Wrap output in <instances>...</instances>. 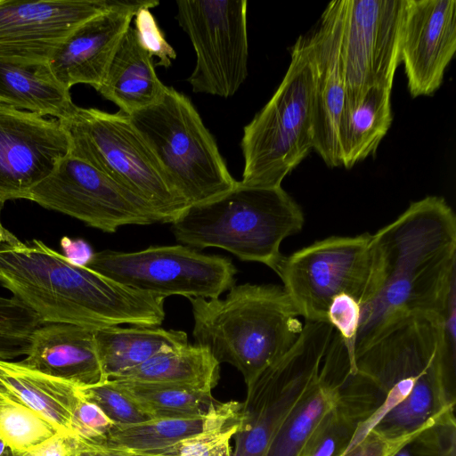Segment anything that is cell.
Masks as SVG:
<instances>
[{"mask_svg":"<svg viewBox=\"0 0 456 456\" xmlns=\"http://www.w3.org/2000/svg\"><path fill=\"white\" fill-rule=\"evenodd\" d=\"M455 343L454 319L419 312L394 320L356 351L349 372L369 380L384 400L344 453L370 430L412 438L441 413L455 410Z\"/></svg>","mask_w":456,"mask_h":456,"instance_id":"6da1fadb","label":"cell"},{"mask_svg":"<svg viewBox=\"0 0 456 456\" xmlns=\"http://www.w3.org/2000/svg\"><path fill=\"white\" fill-rule=\"evenodd\" d=\"M371 272L354 353L411 313L444 316L455 298L456 216L442 197L410 204L370 237Z\"/></svg>","mask_w":456,"mask_h":456,"instance_id":"7a4b0ae2","label":"cell"},{"mask_svg":"<svg viewBox=\"0 0 456 456\" xmlns=\"http://www.w3.org/2000/svg\"><path fill=\"white\" fill-rule=\"evenodd\" d=\"M0 285L43 322L97 330L160 326L165 298L72 263L39 240L21 241L0 221Z\"/></svg>","mask_w":456,"mask_h":456,"instance_id":"3957f363","label":"cell"},{"mask_svg":"<svg viewBox=\"0 0 456 456\" xmlns=\"http://www.w3.org/2000/svg\"><path fill=\"white\" fill-rule=\"evenodd\" d=\"M189 300L195 344L220 364L234 366L247 386L292 347L304 326L280 285L244 283L232 286L224 299Z\"/></svg>","mask_w":456,"mask_h":456,"instance_id":"277c9868","label":"cell"},{"mask_svg":"<svg viewBox=\"0 0 456 456\" xmlns=\"http://www.w3.org/2000/svg\"><path fill=\"white\" fill-rule=\"evenodd\" d=\"M299 205L281 186L256 187L237 181L226 192L188 206L171 223L175 240L193 248H218L273 272L284 239L304 225Z\"/></svg>","mask_w":456,"mask_h":456,"instance_id":"5b68a950","label":"cell"},{"mask_svg":"<svg viewBox=\"0 0 456 456\" xmlns=\"http://www.w3.org/2000/svg\"><path fill=\"white\" fill-rule=\"evenodd\" d=\"M58 121L68 135L70 156L103 173L160 223H172L188 207L128 115L77 106Z\"/></svg>","mask_w":456,"mask_h":456,"instance_id":"8992f818","label":"cell"},{"mask_svg":"<svg viewBox=\"0 0 456 456\" xmlns=\"http://www.w3.org/2000/svg\"><path fill=\"white\" fill-rule=\"evenodd\" d=\"M241 183L281 186L283 179L314 150V80L304 38L291 49L277 90L244 126Z\"/></svg>","mask_w":456,"mask_h":456,"instance_id":"52a82bcc","label":"cell"},{"mask_svg":"<svg viewBox=\"0 0 456 456\" xmlns=\"http://www.w3.org/2000/svg\"><path fill=\"white\" fill-rule=\"evenodd\" d=\"M128 116L188 206L236 184L215 138L183 94L167 86L159 101Z\"/></svg>","mask_w":456,"mask_h":456,"instance_id":"ba28073f","label":"cell"},{"mask_svg":"<svg viewBox=\"0 0 456 456\" xmlns=\"http://www.w3.org/2000/svg\"><path fill=\"white\" fill-rule=\"evenodd\" d=\"M333 333L329 322L305 321L292 347L247 386L232 456H264L287 416L318 380Z\"/></svg>","mask_w":456,"mask_h":456,"instance_id":"9c48e42d","label":"cell"},{"mask_svg":"<svg viewBox=\"0 0 456 456\" xmlns=\"http://www.w3.org/2000/svg\"><path fill=\"white\" fill-rule=\"evenodd\" d=\"M86 267L132 289L166 298L211 299L235 285L231 259L184 245L151 246L134 252L94 254Z\"/></svg>","mask_w":456,"mask_h":456,"instance_id":"30bf717a","label":"cell"},{"mask_svg":"<svg viewBox=\"0 0 456 456\" xmlns=\"http://www.w3.org/2000/svg\"><path fill=\"white\" fill-rule=\"evenodd\" d=\"M370 237L330 236L283 256L274 273L306 322H328L329 306L341 294L361 308L371 272Z\"/></svg>","mask_w":456,"mask_h":456,"instance_id":"8fae6325","label":"cell"},{"mask_svg":"<svg viewBox=\"0 0 456 456\" xmlns=\"http://www.w3.org/2000/svg\"><path fill=\"white\" fill-rule=\"evenodd\" d=\"M176 20L196 53L188 77L194 93L235 94L248 77L246 0H179Z\"/></svg>","mask_w":456,"mask_h":456,"instance_id":"7c38bea8","label":"cell"},{"mask_svg":"<svg viewBox=\"0 0 456 456\" xmlns=\"http://www.w3.org/2000/svg\"><path fill=\"white\" fill-rule=\"evenodd\" d=\"M404 0H340V58L345 102L372 86L392 90L400 63Z\"/></svg>","mask_w":456,"mask_h":456,"instance_id":"4fadbf2b","label":"cell"},{"mask_svg":"<svg viewBox=\"0 0 456 456\" xmlns=\"http://www.w3.org/2000/svg\"><path fill=\"white\" fill-rule=\"evenodd\" d=\"M27 200L105 232L159 219L135 197L90 164L68 154Z\"/></svg>","mask_w":456,"mask_h":456,"instance_id":"5bb4252c","label":"cell"},{"mask_svg":"<svg viewBox=\"0 0 456 456\" xmlns=\"http://www.w3.org/2000/svg\"><path fill=\"white\" fill-rule=\"evenodd\" d=\"M126 0H0V60L45 66L58 45L86 20Z\"/></svg>","mask_w":456,"mask_h":456,"instance_id":"9a60e30c","label":"cell"},{"mask_svg":"<svg viewBox=\"0 0 456 456\" xmlns=\"http://www.w3.org/2000/svg\"><path fill=\"white\" fill-rule=\"evenodd\" d=\"M69 151L57 119L0 102V201L27 200Z\"/></svg>","mask_w":456,"mask_h":456,"instance_id":"2e32d148","label":"cell"},{"mask_svg":"<svg viewBox=\"0 0 456 456\" xmlns=\"http://www.w3.org/2000/svg\"><path fill=\"white\" fill-rule=\"evenodd\" d=\"M399 51L411 97L433 94L456 52V1L404 0Z\"/></svg>","mask_w":456,"mask_h":456,"instance_id":"e0dca14e","label":"cell"},{"mask_svg":"<svg viewBox=\"0 0 456 456\" xmlns=\"http://www.w3.org/2000/svg\"><path fill=\"white\" fill-rule=\"evenodd\" d=\"M159 4L155 0H126L120 6L86 20L58 45L45 70L69 90L77 84H86L97 91L135 13Z\"/></svg>","mask_w":456,"mask_h":456,"instance_id":"ac0fdd59","label":"cell"},{"mask_svg":"<svg viewBox=\"0 0 456 456\" xmlns=\"http://www.w3.org/2000/svg\"><path fill=\"white\" fill-rule=\"evenodd\" d=\"M340 0L331 1L309 34L303 36L314 80V150L328 167H339L338 127L345 102L340 58Z\"/></svg>","mask_w":456,"mask_h":456,"instance_id":"d6986e66","label":"cell"},{"mask_svg":"<svg viewBox=\"0 0 456 456\" xmlns=\"http://www.w3.org/2000/svg\"><path fill=\"white\" fill-rule=\"evenodd\" d=\"M20 362L78 387L107 380L96 350L94 330L76 324L39 325L33 331L28 352Z\"/></svg>","mask_w":456,"mask_h":456,"instance_id":"ffe728a7","label":"cell"},{"mask_svg":"<svg viewBox=\"0 0 456 456\" xmlns=\"http://www.w3.org/2000/svg\"><path fill=\"white\" fill-rule=\"evenodd\" d=\"M347 369L344 346L338 342L330 343L318 380L287 416L264 456H302L314 430L336 403Z\"/></svg>","mask_w":456,"mask_h":456,"instance_id":"44dd1931","label":"cell"},{"mask_svg":"<svg viewBox=\"0 0 456 456\" xmlns=\"http://www.w3.org/2000/svg\"><path fill=\"white\" fill-rule=\"evenodd\" d=\"M167 86L158 77L153 58L142 47L134 26L123 35L97 92L130 115L161 99Z\"/></svg>","mask_w":456,"mask_h":456,"instance_id":"7402d4cb","label":"cell"},{"mask_svg":"<svg viewBox=\"0 0 456 456\" xmlns=\"http://www.w3.org/2000/svg\"><path fill=\"white\" fill-rule=\"evenodd\" d=\"M383 400L369 380L350 373L348 367L336 403L314 430L302 456H341L357 428L376 412Z\"/></svg>","mask_w":456,"mask_h":456,"instance_id":"603a6c76","label":"cell"},{"mask_svg":"<svg viewBox=\"0 0 456 456\" xmlns=\"http://www.w3.org/2000/svg\"><path fill=\"white\" fill-rule=\"evenodd\" d=\"M0 383L63 434H72L79 387L32 370L20 362L0 360Z\"/></svg>","mask_w":456,"mask_h":456,"instance_id":"cb8c5ba5","label":"cell"},{"mask_svg":"<svg viewBox=\"0 0 456 456\" xmlns=\"http://www.w3.org/2000/svg\"><path fill=\"white\" fill-rule=\"evenodd\" d=\"M390 89L372 86L344 102L338 127L340 166L351 168L374 154L392 123Z\"/></svg>","mask_w":456,"mask_h":456,"instance_id":"d4e9b609","label":"cell"},{"mask_svg":"<svg viewBox=\"0 0 456 456\" xmlns=\"http://www.w3.org/2000/svg\"><path fill=\"white\" fill-rule=\"evenodd\" d=\"M242 403L219 402L209 412L190 418L151 419L131 424L114 425L103 446L151 452L175 444L218 426L240 413Z\"/></svg>","mask_w":456,"mask_h":456,"instance_id":"484cf974","label":"cell"},{"mask_svg":"<svg viewBox=\"0 0 456 456\" xmlns=\"http://www.w3.org/2000/svg\"><path fill=\"white\" fill-rule=\"evenodd\" d=\"M94 341L106 379L134 368L159 353L188 344L183 330L160 326H110L94 330Z\"/></svg>","mask_w":456,"mask_h":456,"instance_id":"4316f807","label":"cell"},{"mask_svg":"<svg viewBox=\"0 0 456 456\" xmlns=\"http://www.w3.org/2000/svg\"><path fill=\"white\" fill-rule=\"evenodd\" d=\"M0 102L41 117L67 118L77 107L69 90L54 81L42 67L0 60Z\"/></svg>","mask_w":456,"mask_h":456,"instance_id":"83f0119b","label":"cell"},{"mask_svg":"<svg viewBox=\"0 0 456 456\" xmlns=\"http://www.w3.org/2000/svg\"><path fill=\"white\" fill-rule=\"evenodd\" d=\"M220 379V363L204 346L197 344L157 354L143 363L110 379L166 383L210 391Z\"/></svg>","mask_w":456,"mask_h":456,"instance_id":"f1b7e54d","label":"cell"},{"mask_svg":"<svg viewBox=\"0 0 456 456\" xmlns=\"http://www.w3.org/2000/svg\"><path fill=\"white\" fill-rule=\"evenodd\" d=\"M111 381L151 419L190 418L209 412L219 402L192 387L128 380Z\"/></svg>","mask_w":456,"mask_h":456,"instance_id":"f546056e","label":"cell"},{"mask_svg":"<svg viewBox=\"0 0 456 456\" xmlns=\"http://www.w3.org/2000/svg\"><path fill=\"white\" fill-rule=\"evenodd\" d=\"M61 433L0 383V437L20 454Z\"/></svg>","mask_w":456,"mask_h":456,"instance_id":"4dcf8cb0","label":"cell"},{"mask_svg":"<svg viewBox=\"0 0 456 456\" xmlns=\"http://www.w3.org/2000/svg\"><path fill=\"white\" fill-rule=\"evenodd\" d=\"M41 319L15 297H0V360L27 355Z\"/></svg>","mask_w":456,"mask_h":456,"instance_id":"1f68e13d","label":"cell"},{"mask_svg":"<svg viewBox=\"0 0 456 456\" xmlns=\"http://www.w3.org/2000/svg\"><path fill=\"white\" fill-rule=\"evenodd\" d=\"M240 419V413L218 426L148 453L163 456H232L230 442L237 431Z\"/></svg>","mask_w":456,"mask_h":456,"instance_id":"d6a6232c","label":"cell"},{"mask_svg":"<svg viewBox=\"0 0 456 456\" xmlns=\"http://www.w3.org/2000/svg\"><path fill=\"white\" fill-rule=\"evenodd\" d=\"M83 397L96 404L114 425H131L151 418L111 381L79 387Z\"/></svg>","mask_w":456,"mask_h":456,"instance_id":"836d02e7","label":"cell"},{"mask_svg":"<svg viewBox=\"0 0 456 456\" xmlns=\"http://www.w3.org/2000/svg\"><path fill=\"white\" fill-rule=\"evenodd\" d=\"M408 444L413 456H456L454 410H448L428 423Z\"/></svg>","mask_w":456,"mask_h":456,"instance_id":"e575fe53","label":"cell"},{"mask_svg":"<svg viewBox=\"0 0 456 456\" xmlns=\"http://www.w3.org/2000/svg\"><path fill=\"white\" fill-rule=\"evenodd\" d=\"M327 320L344 342L350 368L354 361V343L360 320L358 301L347 294L337 296L329 306Z\"/></svg>","mask_w":456,"mask_h":456,"instance_id":"d590c367","label":"cell"},{"mask_svg":"<svg viewBox=\"0 0 456 456\" xmlns=\"http://www.w3.org/2000/svg\"><path fill=\"white\" fill-rule=\"evenodd\" d=\"M114 423L94 403L84 397L77 404L71 421L72 434L85 444L102 445Z\"/></svg>","mask_w":456,"mask_h":456,"instance_id":"8d00e7d4","label":"cell"},{"mask_svg":"<svg viewBox=\"0 0 456 456\" xmlns=\"http://www.w3.org/2000/svg\"><path fill=\"white\" fill-rule=\"evenodd\" d=\"M134 19V28L142 47L152 58L159 59L158 66L168 68L176 58V53L166 40L150 9H140Z\"/></svg>","mask_w":456,"mask_h":456,"instance_id":"74e56055","label":"cell"},{"mask_svg":"<svg viewBox=\"0 0 456 456\" xmlns=\"http://www.w3.org/2000/svg\"><path fill=\"white\" fill-rule=\"evenodd\" d=\"M411 439L412 438H388L374 430H370L359 444L341 456H392L397 450L407 444Z\"/></svg>","mask_w":456,"mask_h":456,"instance_id":"f35d334b","label":"cell"},{"mask_svg":"<svg viewBox=\"0 0 456 456\" xmlns=\"http://www.w3.org/2000/svg\"><path fill=\"white\" fill-rule=\"evenodd\" d=\"M78 445L73 435L59 433L39 445L20 454L11 456H75Z\"/></svg>","mask_w":456,"mask_h":456,"instance_id":"ab89813d","label":"cell"},{"mask_svg":"<svg viewBox=\"0 0 456 456\" xmlns=\"http://www.w3.org/2000/svg\"><path fill=\"white\" fill-rule=\"evenodd\" d=\"M61 245L64 256L76 265L86 266L94 254L89 244L83 240H72L65 237Z\"/></svg>","mask_w":456,"mask_h":456,"instance_id":"60d3db41","label":"cell"},{"mask_svg":"<svg viewBox=\"0 0 456 456\" xmlns=\"http://www.w3.org/2000/svg\"><path fill=\"white\" fill-rule=\"evenodd\" d=\"M78 440V439H77ZM75 456H163L145 452H133L126 449L93 445L78 440L77 450Z\"/></svg>","mask_w":456,"mask_h":456,"instance_id":"b9f144b4","label":"cell"},{"mask_svg":"<svg viewBox=\"0 0 456 456\" xmlns=\"http://www.w3.org/2000/svg\"><path fill=\"white\" fill-rule=\"evenodd\" d=\"M408 444L397 450L392 456H413Z\"/></svg>","mask_w":456,"mask_h":456,"instance_id":"7bdbcfd3","label":"cell"},{"mask_svg":"<svg viewBox=\"0 0 456 456\" xmlns=\"http://www.w3.org/2000/svg\"><path fill=\"white\" fill-rule=\"evenodd\" d=\"M11 450L7 447L4 441L0 437V456H9Z\"/></svg>","mask_w":456,"mask_h":456,"instance_id":"ee69618b","label":"cell"},{"mask_svg":"<svg viewBox=\"0 0 456 456\" xmlns=\"http://www.w3.org/2000/svg\"><path fill=\"white\" fill-rule=\"evenodd\" d=\"M9 456H11V453H10V455H9Z\"/></svg>","mask_w":456,"mask_h":456,"instance_id":"f6af8a7d","label":"cell"}]
</instances>
